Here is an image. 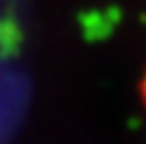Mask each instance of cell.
I'll use <instances>...</instances> for the list:
<instances>
[{"instance_id": "1", "label": "cell", "mask_w": 146, "mask_h": 144, "mask_svg": "<svg viewBox=\"0 0 146 144\" xmlns=\"http://www.w3.org/2000/svg\"><path fill=\"white\" fill-rule=\"evenodd\" d=\"M140 96H142V107L146 111V69L142 73V82H140Z\"/></svg>"}]
</instances>
